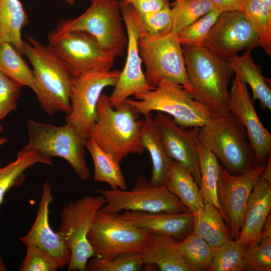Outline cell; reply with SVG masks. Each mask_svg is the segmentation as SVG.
<instances>
[{"label": "cell", "instance_id": "7dc6e473", "mask_svg": "<svg viewBox=\"0 0 271 271\" xmlns=\"http://www.w3.org/2000/svg\"><path fill=\"white\" fill-rule=\"evenodd\" d=\"M8 141V139L4 137H1L0 138V147L4 145L5 143H6Z\"/></svg>", "mask_w": 271, "mask_h": 271}, {"label": "cell", "instance_id": "6da1fadb", "mask_svg": "<svg viewBox=\"0 0 271 271\" xmlns=\"http://www.w3.org/2000/svg\"><path fill=\"white\" fill-rule=\"evenodd\" d=\"M182 47L193 97L216 115L229 113L228 86L234 74L229 59L215 54L204 46L182 45Z\"/></svg>", "mask_w": 271, "mask_h": 271}, {"label": "cell", "instance_id": "4dcf8cb0", "mask_svg": "<svg viewBox=\"0 0 271 271\" xmlns=\"http://www.w3.org/2000/svg\"><path fill=\"white\" fill-rule=\"evenodd\" d=\"M0 72L35 92L36 86L32 70L22 55L8 43L0 44Z\"/></svg>", "mask_w": 271, "mask_h": 271}, {"label": "cell", "instance_id": "f6af8a7d", "mask_svg": "<svg viewBox=\"0 0 271 271\" xmlns=\"http://www.w3.org/2000/svg\"><path fill=\"white\" fill-rule=\"evenodd\" d=\"M271 9V0H259Z\"/></svg>", "mask_w": 271, "mask_h": 271}, {"label": "cell", "instance_id": "d6a6232c", "mask_svg": "<svg viewBox=\"0 0 271 271\" xmlns=\"http://www.w3.org/2000/svg\"><path fill=\"white\" fill-rule=\"evenodd\" d=\"M258 37L259 46L271 56V9L259 0H245L242 11Z\"/></svg>", "mask_w": 271, "mask_h": 271}, {"label": "cell", "instance_id": "d590c367", "mask_svg": "<svg viewBox=\"0 0 271 271\" xmlns=\"http://www.w3.org/2000/svg\"><path fill=\"white\" fill-rule=\"evenodd\" d=\"M144 265L141 253L127 252L113 256H93L85 271H137Z\"/></svg>", "mask_w": 271, "mask_h": 271}, {"label": "cell", "instance_id": "d4e9b609", "mask_svg": "<svg viewBox=\"0 0 271 271\" xmlns=\"http://www.w3.org/2000/svg\"><path fill=\"white\" fill-rule=\"evenodd\" d=\"M29 23L20 0H0V44L8 43L24 55L22 30Z\"/></svg>", "mask_w": 271, "mask_h": 271}, {"label": "cell", "instance_id": "60d3db41", "mask_svg": "<svg viewBox=\"0 0 271 271\" xmlns=\"http://www.w3.org/2000/svg\"><path fill=\"white\" fill-rule=\"evenodd\" d=\"M22 87L20 84L0 72V120L17 108Z\"/></svg>", "mask_w": 271, "mask_h": 271}, {"label": "cell", "instance_id": "5b68a950", "mask_svg": "<svg viewBox=\"0 0 271 271\" xmlns=\"http://www.w3.org/2000/svg\"><path fill=\"white\" fill-rule=\"evenodd\" d=\"M126 102L144 114L156 111L171 116L184 129L200 127L214 116L212 111L195 99L182 86L163 79L152 90L137 94Z\"/></svg>", "mask_w": 271, "mask_h": 271}, {"label": "cell", "instance_id": "ac0fdd59", "mask_svg": "<svg viewBox=\"0 0 271 271\" xmlns=\"http://www.w3.org/2000/svg\"><path fill=\"white\" fill-rule=\"evenodd\" d=\"M50 182L45 181L36 219L29 231L20 238L26 246L34 245L51 256L60 267L68 265L71 253L59 234L53 230L49 221V206L54 200Z\"/></svg>", "mask_w": 271, "mask_h": 271}, {"label": "cell", "instance_id": "603a6c76", "mask_svg": "<svg viewBox=\"0 0 271 271\" xmlns=\"http://www.w3.org/2000/svg\"><path fill=\"white\" fill-rule=\"evenodd\" d=\"M174 238L152 233L140 252L145 264L156 265L162 271H197L179 253Z\"/></svg>", "mask_w": 271, "mask_h": 271}, {"label": "cell", "instance_id": "e0dca14e", "mask_svg": "<svg viewBox=\"0 0 271 271\" xmlns=\"http://www.w3.org/2000/svg\"><path fill=\"white\" fill-rule=\"evenodd\" d=\"M229 108L245 127L257 164L266 163L271 153V134L257 114L246 84L235 74L230 91Z\"/></svg>", "mask_w": 271, "mask_h": 271}, {"label": "cell", "instance_id": "ffe728a7", "mask_svg": "<svg viewBox=\"0 0 271 271\" xmlns=\"http://www.w3.org/2000/svg\"><path fill=\"white\" fill-rule=\"evenodd\" d=\"M271 209V181L261 175L256 181L246 204L237 239L248 247L258 243Z\"/></svg>", "mask_w": 271, "mask_h": 271}, {"label": "cell", "instance_id": "5bb4252c", "mask_svg": "<svg viewBox=\"0 0 271 271\" xmlns=\"http://www.w3.org/2000/svg\"><path fill=\"white\" fill-rule=\"evenodd\" d=\"M120 71L92 70L74 77L70 111L65 122L73 125L88 139L89 131L97 119V103L104 89L114 86Z\"/></svg>", "mask_w": 271, "mask_h": 271}, {"label": "cell", "instance_id": "7402d4cb", "mask_svg": "<svg viewBox=\"0 0 271 271\" xmlns=\"http://www.w3.org/2000/svg\"><path fill=\"white\" fill-rule=\"evenodd\" d=\"M145 116L141 130L142 146L149 153L152 171L149 182L156 186L166 185L173 160L168 155L152 112Z\"/></svg>", "mask_w": 271, "mask_h": 271}, {"label": "cell", "instance_id": "83f0119b", "mask_svg": "<svg viewBox=\"0 0 271 271\" xmlns=\"http://www.w3.org/2000/svg\"><path fill=\"white\" fill-rule=\"evenodd\" d=\"M38 164L52 166L53 162L51 158L35 151L21 150L17 153L16 160L4 167L0 166V205L11 189L22 184L25 172Z\"/></svg>", "mask_w": 271, "mask_h": 271}, {"label": "cell", "instance_id": "cb8c5ba5", "mask_svg": "<svg viewBox=\"0 0 271 271\" xmlns=\"http://www.w3.org/2000/svg\"><path fill=\"white\" fill-rule=\"evenodd\" d=\"M251 50H245L242 55H236L229 59L234 74L250 87L253 93L252 99L259 100L262 107L270 110V80L263 76L261 67L254 62Z\"/></svg>", "mask_w": 271, "mask_h": 271}, {"label": "cell", "instance_id": "f1b7e54d", "mask_svg": "<svg viewBox=\"0 0 271 271\" xmlns=\"http://www.w3.org/2000/svg\"><path fill=\"white\" fill-rule=\"evenodd\" d=\"M86 147L93 160L94 181L107 183L111 189H127L120 162L102 150L92 140L88 139Z\"/></svg>", "mask_w": 271, "mask_h": 271}, {"label": "cell", "instance_id": "ba28073f", "mask_svg": "<svg viewBox=\"0 0 271 271\" xmlns=\"http://www.w3.org/2000/svg\"><path fill=\"white\" fill-rule=\"evenodd\" d=\"M138 45L145 66L144 75L150 86L155 88L165 78L182 86L193 97L182 45L177 34L171 32L163 36L152 37L146 34L142 28Z\"/></svg>", "mask_w": 271, "mask_h": 271}, {"label": "cell", "instance_id": "d6986e66", "mask_svg": "<svg viewBox=\"0 0 271 271\" xmlns=\"http://www.w3.org/2000/svg\"><path fill=\"white\" fill-rule=\"evenodd\" d=\"M154 118L168 155L191 172L199 187L200 172L196 127L184 129L171 116L159 111Z\"/></svg>", "mask_w": 271, "mask_h": 271}, {"label": "cell", "instance_id": "4316f807", "mask_svg": "<svg viewBox=\"0 0 271 271\" xmlns=\"http://www.w3.org/2000/svg\"><path fill=\"white\" fill-rule=\"evenodd\" d=\"M166 185L192 213L196 212L203 206L204 199L193 175L185 166L176 161H173Z\"/></svg>", "mask_w": 271, "mask_h": 271}, {"label": "cell", "instance_id": "4fadbf2b", "mask_svg": "<svg viewBox=\"0 0 271 271\" xmlns=\"http://www.w3.org/2000/svg\"><path fill=\"white\" fill-rule=\"evenodd\" d=\"M119 4L127 38V51L125 63L108 96L109 104L113 108L122 104L131 95L154 89L147 81L142 68V59L139 50V39L142 32L140 16L137 10L125 0Z\"/></svg>", "mask_w": 271, "mask_h": 271}, {"label": "cell", "instance_id": "836d02e7", "mask_svg": "<svg viewBox=\"0 0 271 271\" xmlns=\"http://www.w3.org/2000/svg\"><path fill=\"white\" fill-rule=\"evenodd\" d=\"M248 247L238 239L229 240L214 248L210 271H244Z\"/></svg>", "mask_w": 271, "mask_h": 271}, {"label": "cell", "instance_id": "74e56055", "mask_svg": "<svg viewBox=\"0 0 271 271\" xmlns=\"http://www.w3.org/2000/svg\"><path fill=\"white\" fill-rule=\"evenodd\" d=\"M244 270H271V236L262 235L260 241L246 251L243 263Z\"/></svg>", "mask_w": 271, "mask_h": 271}, {"label": "cell", "instance_id": "f546056e", "mask_svg": "<svg viewBox=\"0 0 271 271\" xmlns=\"http://www.w3.org/2000/svg\"><path fill=\"white\" fill-rule=\"evenodd\" d=\"M197 146L200 172L199 188L204 201L215 206L223 216L217 193L220 164L214 154L197 138Z\"/></svg>", "mask_w": 271, "mask_h": 271}, {"label": "cell", "instance_id": "9c48e42d", "mask_svg": "<svg viewBox=\"0 0 271 271\" xmlns=\"http://www.w3.org/2000/svg\"><path fill=\"white\" fill-rule=\"evenodd\" d=\"M105 204L101 195H87L69 203L60 213L58 233L71 253L68 271H85L94 256L88 235L94 219Z\"/></svg>", "mask_w": 271, "mask_h": 271}, {"label": "cell", "instance_id": "7c38bea8", "mask_svg": "<svg viewBox=\"0 0 271 271\" xmlns=\"http://www.w3.org/2000/svg\"><path fill=\"white\" fill-rule=\"evenodd\" d=\"M152 233L138 227L118 213H97L88 235L94 256L140 252Z\"/></svg>", "mask_w": 271, "mask_h": 271}, {"label": "cell", "instance_id": "30bf717a", "mask_svg": "<svg viewBox=\"0 0 271 271\" xmlns=\"http://www.w3.org/2000/svg\"><path fill=\"white\" fill-rule=\"evenodd\" d=\"M48 42L47 45L74 77L92 70H110L116 57L84 32L54 30L49 34Z\"/></svg>", "mask_w": 271, "mask_h": 271}, {"label": "cell", "instance_id": "3957f363", "mask_svg": "<svg viewBox=\"0 0 271 271\" xmlns=\"http://www.w3.org/2000/svg\"><path fill=\"white\" fill-rule=\"evenodd\" d=\"M24 51L33 68L36 94L42 109L49 115L70 111L74 77L48 45L32 37L24 41Z\"/></svg>", "mask_w": 271, "mask_h": 271}, {"label": "cell", "instance_id": "e575fe53", "mask_svg": "<svg viewBox=\"0 0 271 271\" xmlns=\"http://www.w3.org/2000/svg\"><path fill=\"white\" fill-rule=\"evenodd\" d=\"M171 6V32L176 34L214 8L210 0L174 2Z\"/></svg>", "mask_w": 271, "mask_h": 271}, {"label": "cell", "instance_id": "44dd1931", "mask_svg": "<svg viewBox=\"0 0 271 271\" xmlns=\"http://www.w3.org/2000/svg\"><path fill=\"white\" fill-rule=\"evenodd\" d=\"M121 216L139 228L151 233L180 238L192 226L193 213L125 211Z\"/></svg>", "mask_w": 271, "mask_h": 271}, {"label": "cell", "instance_id": "8fae6325", "mask_svg": "<svg viewBox=\"0 0 271 271\" xmlns=\"http://www.w3.org/2000/svg\"><path fill=\"white\" fill-rule=\"evenodd\" d=\"M97 191L105 204L100 211L118 213L121 211L180 213L189 211L166 185L151 184L146 177L138 178L130 190L101 189Z\"/></svg>", "mask_w": 271, "mask_h": 271}, {"label": "cell", "instance_id": "f35d334b", "mask_svg": "<svg viewBox=\"0 0 271 271\" xmlns=\"http://www.w3.org/2000/svg\"><path fill=\"white\" fill-rule=\"evenodd\" d=\"M139 16L143 31L147 35L159 37L171 32V6L155 13Z\"/></svg>", "mask_w": 271, "mask_h": 271}, {"label": "cell", "instance_id": "8d00e7d4", "mask_svg": "<svg viewBox=\"0 0 271 271\" xmlns=\"http://www.w3.org/2000/svg\"><path fill=\"white\" fill-rule=\"evenodd\" d=\"M221 13L213 8L196 21L177 34L182 45L203 46L213 26Z\"/></svg>", "mask_w": 271, "mask_h": 271}, {"label": "cell", "instance_id": "681fc988", "mask_svg": "<svg viewBox=\"0 0 271 271\" xmlns=\"http://www.w3.org/2000/svg\"><path fill=\"white\" fill-rule=\"evenodd\" d=\"M174 2H178V1H185V0H174Z\"/></svg>", "mask_w": 271, "mask_h": 271}, {"label": "cell", "instance_id": "52a82bcc", "mask_svg": "<svg viewBox=\"0 0 271 271\" xmlns=\"http://www.w3.org/2000/svg\"><path fill=\"white\" fill-rule=\"evenodd\" d=\"M124 24L117 0H91L80 16L60 21L55 30L59 33L85 32L115 56H121L127 44Z\"/></svg>", "mask_w": 271, "mask_h": 271}, {"label": "cell", "instance_id": "ee69618b", "mask_svg": "<svg viewBox=\"0 0 271 271\" xmlns=\"http://www.w3.org/2000/svg\"><path fill=\"white\" fill-rule=\"evenodd\" d=\"M7 270V267L0 255V271Z\"/></svg>", "mask_w": 271, "mask_h": 271}, {"label": "cell", "instance_id": "9a60e30c", "mask_svg": "<svg viewBox=\"0 0 271 271\" xmlns=\"http://www.w3.org/2000/svg\"><path fill=\"white\" fill-rule=\"evenodd\" d=\"M267 163L240 175L230 173L220 165L217 193L224 219L230 225L231 238H238L248 200Z\"/></svg>", "mask_w": 271, "mask_h": 271}, {"label": "cell", "instance_id": "2e32d148", "mask_svg": "<svg viewBox=\"0 0 271 271\" xmlns=\"http://www.w3.org/2000/svg\"><path fill=\"white\" fill-rule=\"evenodd\" d=\"M259 46V40L242 11L220 14L203 46L229 59L243 50Z\"/></svg>", "mask_w": 271, "mask_h": 271}, {"label": "cell", "instance_id": "bcb514c9", "mask_svg": "<svg viewBox=\"0 0 271 271\" xmlns=\"http://www.w3.org/2000/svg\"><path fill=\"white\" fill-rule=\"evenodd\" d=\"M78 0H64V1L70 6H73Z\"/></svg>", "mask_w": 271, "mask_h": 271}, {"label": "cell", "instance_id": "b9f144b4", "mask_svg": "<svg viewBox=\"0 0 271 271\" xmlns=\"http://www.w3.org/2000/svg\"><path fill=\"white\" fill-rule=\"evenodd\" d=\"M140 15H146L160 11L170 6L169 0H125Z\"/></svg>", "mask_w": 271, "mask_h": 271}, {"label": "cell", "instance_id": "484cf974", "mask_svg": "<svg viewBox=\"0 0 271 271\" xmlns=\"http://www.w3.org/2000/svg\"><path fill=\"white\" fill-rule=\"evenodd\" d=\"M193 233L215 248L231 239L230 230L225 225L220 212L210 203L193 213Z\"/></svg>", "mask_w": 271, "mask_h": 271}, {"label": "cell", "instance_id": "7a4b0ae2", "mask_svg": "<svg viewBox=\"0 0 271 271\" xmlns=\"http://www.w3.org/2000/svg\"><path fill=\"white\" fill-rule=\"evenodd\" d=\"M97 119L91 127L88 139L119 162L129 154L142 155L145 149L141 135L144 120L137 110L124 102L113 108L108 96L102 93L97 103Z\"/></svg>", "mask_w": 271, "mask_h": 271}, {"label": "cell", "instance_id": "1f68e13d", "mask_svg": "<svg viewBox=\"0 0 271 271\" xmlns=\"http://www.w3.org/2000/svg\"><path fill=\"white\" fill-rule=\"evenodd\" d=\"M176 247L184 259L197 271L209 270L214 248L202 238L193 232L177 241Z\"/></svg>", "mask_w": 271, "mask_h": 271}, {"label": "cell", "instance_id": "ab89813d", "mask_svg": "<svg viewBox=\"0 0 271 271\" xmlns=\"http://www.w3.org/2000/svg\"><path fill=\"white\" fill-rule=\"evenodd\" d=\"M25 258L21 263L20 271H56L60 266L49 254L32 245H26Z\"/></svg>", "mask_w": 271, "mask_h": 271}, {"label": "cell", "instance_id": "7bdbcfd3", "mask_svg": "<svg viewBox=\"0 0 271 271\" xmlns=\"http://www.w3.org/2000/svg\"><path fill=\"white\" fill-rule=\"evenodd\" d=\"M214 8L221 13L242 11L245 0H210Z\"/></svg>", "mask_w": 271, "mask_h": 271}, {"label": "cell", "instance_id": "c3c4849f", "mask_svg": "<svg viewBox=\"0 0 271 271\" xmlns=\"http://www.w3.org/2000/svg\"><path fill=\"white\" fill-rule=\"evenodd\" d=\"M3 131V126L0 123V133Z\"/></svg>", "mask_w": 271, "mask_h": 271}, {"label": "cell", "instance_id": "277c9868", "mask_svg": "<svg viewBox=\"0 0 271 271\" xmlns=\"http://www.w3.org/2000/svg\"><path fill=\"white\" fill-rule=\"evenodd\" d=\"M198 140L233 175H240L258 165L245 127L233 113L215 115L196 127Z\"/></svg>", "mask_w": 271, "mask_h": 271}, {"label": "cell", "instance_id": "8992f818", "mask_svg": "<svg viewBox=\"0 0 271 271\" xmlns=\"http://www.w3.org/2000/svg\"><path fill=\"white\" fill-rule=\"evenodd\" d=\"M29 141L22 149L35 151L44 156L60 157L72 167L79 178L87 181L90 173L85 160L88 140L73 125L61 126L27 120Z\"/></svg>", "mask_w": 271, "mask_h": 271}]
</instances>
